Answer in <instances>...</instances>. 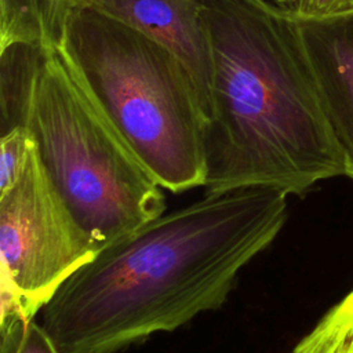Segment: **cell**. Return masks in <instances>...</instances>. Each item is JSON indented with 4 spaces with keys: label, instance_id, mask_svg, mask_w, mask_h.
<instances>
[{
    "label": "cell",
    "instance_id": "1",
    "mask_svg": "<svg viewBox=\"0 0 353 353\" xmlns=\"http://www.w3.org/2000/svg\"><path fill=\"white\" fill-rule=\"evenodd\" d=\"M287 196L205 193L109 241L57 290L41 325L61 353H117L221 307L283 229Z\"/></svg>",
    "mask_w": 353,
    "mask_h": 353
},
{
    "label": "cell",
    "instance_id": "2",
    "mask_svg": "<svg viewBox=\"0 0 353 353\" xmlns=\"http://www.w3.org/2000/svg\"><path fill=\"white\" fill-rule=\"evenodd\" d=\"M203 11L212 52L205 193L303 194L345 175L291 8L272 0H203Z\"/></svg>",
    "mask_w": 353,
    "mask_h": 353
},
{
    "label": "cell",
    "instance_id": "3",
    "mask_svg": "<svg viewBox=\"0 0 353 353\" xmlns=\"http://www.w3.org/2000/svg\"><path fill=\"white\" fill-rule=\"evenodd\" d=\"M18 125L61 197L102 248L165 212L161 186L92 91L66 41L39 48Z\"/></svg>",
    "mask_w": 353,
    "mask_h": 353
},
{
    "label": "cell",
    "instance_id": "4",
    "mask_svg": "<svg viewBox=\"0 0 353 353\" xmlns=\"http://www.w3.org/2000/svg\"><path fill=\"white\" fill-rule=\"evenodd\" d=\"M66 44L92 91L157 183L204 185V112L185 66L141 32L92 7L70 21Z\"/></svg>",
    "mask_w": 353,
    "mask_h": 353
},
{
    "label": "cell",
    "instance_id": "5",
    "mask_svg": "<svg viewBox=\"0 0 353 353\" xmlns=\"http://www.w3.org/2000/svg\"><path fill=\"white\" fill-rule=\"evenodd\" d=\"M99 250L51 182L33 139L18 179L0 193V325L34 319Z\"/></svg>",
    "mask_w": 353,
    "mask_h": 353
},
{
    "label": "cell",
    "instance_id": "6",
    "mask_svg": "<svg viewBox=\"0 0 353 353\" xmlns=\"http://www.w3.org/2000/svg\"><path fill=\"white\" fill-rule=\"evenodd\" d=\"M88 7L141 32L170 51L193 79L205 120L212 52L203 0H88Z\"/></svg>",
    "mask_w": 353,
    "mask_h": 353
},
{
    "label": "cell",
    "instance_id": "7",
    "mask_svg": "<svg viewBox=\"0 0 353 353\" xmlns=\"http://www.w3.org/2000/svg\"><path fill=\"white\" fill-rule=\"evenodd\" d=\"M296 23L327 116L345 154V176L353 181V11L296 18Z\"/></svg>",
    "mask_w": 353,
    "mask_h": 353
},
{
    "label": "cell",
    "instance_id": "8",
    "mask_svg": "<svg viewBox=\"0 0 353 353\" xmlns=\"http://www.w3.org/2000/svg\"><path fill=\"white\" fill-rule=\"evenodd\" d=\"M84 7L88 0H0V52L63 44L72 18Z\"/></svg>",
    "mask_w": 353,
    "mask_h": 353
},
{
    "label": "cell",
    "instance_id": "9",
    "mask_svg": "<svg viewBox=\"0 0 353 353\" xmlns=\"http://www.w3.org/2000/svg\"><path fill=\"white\" fill-rule=\"evenodd\" d=\"M0 353H61L50 334L34 319L0 327Z\"/></svg>",
    "mask_w": 353,
    "mask_h": 353
},
{
    "label": "cell",
    "instance_id": "10",
    "mask_svg": "<svg viewBox=\"0 0 353 353\" xmlns=\"http://www.w3.org/2000/svg\"><path fill=\"white\" fill-rule=\"evenodd\" d=\"M32 141H33L32 134L23 125H17L1 134L0 193L11 188L18 179L23 168Z\"/></svg>",
    "mask_w": 353,
    "mask_h": 353
},
{
    "label": "cell",
    "instance_id": "11",
    "mask_svg": "<svg viewBox=\"0 0 353 353\" xmlns=\"http://www.w3.org/2000/svg\"><path fill=\"white\" fill-rule=\"evenodd\" d=\"M288 7L296 18H324L353 11V0H294Z\"/></svg>",
    "mask_w": 353,
    "mask_h": 353
},
{
    "label": "cell",
    "instance_id": "12",
    "mask_svg": "<svg viewBox=\"0 0 353 353\" xmlns=\"http://www.w3.org/2000/svg\"><path fill=\"white\" fill-rule=\"evenodd\" d=\"M272 1H274L277 4H281V6H291L294 3V0H272Z\"/></svg>",
    "mask_w": 353,
    "mask_h": 353
}]
</instances>
